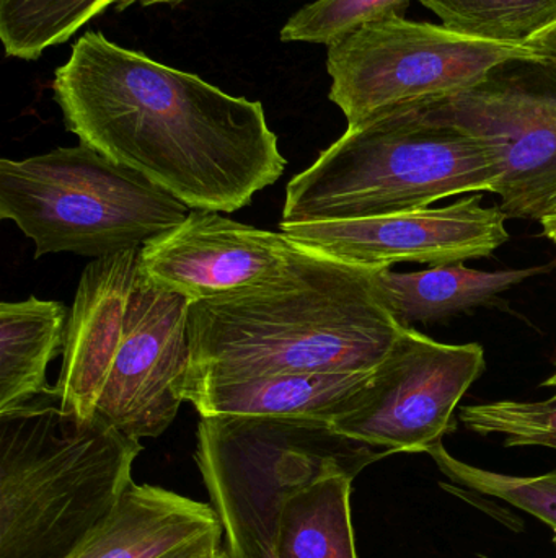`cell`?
<instances>
[{"mask_svg":"<svg viewBox=\"0 0 556 558\" xmlns=\"http://www.w3.org/2000/svg\"><path fill=\"white\" fill-rule=\"evenodd\" d=\"M52 95L81 143L189 209L238 211L286 169L261 101L225 94L98 32L74 43Z\"/></svg>","mask_w":556,"mask_h":558,"instance_id":"obj_1","label":"cell"},{"mask_svg":"<svg viewBox=\"0 0 556 558\" xmlns=\"http://www.w3.org/2000/svg\"><path fill=\"white\" fill-rule=\"evenodd\" d=\"M374 271L300 247L283 277L193 302L186 384L375 369L404 327Z\"/></svg>","mask_w":556,"mask_h":558,"instance_id":"obj_2","label":"cell"},{"mask_svg":"<svg viewBox=\"0 0 556 558\" xmlns=\"http://www.w3.org/2000/svg\"><path fill=\"white\" fill-rule=\"evenodd\" d=\"M191 304L150 279L140 248L91 260L65 328L62 407L139 441L165 433L185 402Z\"/></svg>","mask_w":556,"mask_h":558,"instance_id":"obj_3","label":"cell"},{"mask_svg":"<svg viewBox=\"0 0 556 558\" xmlns=\"http://www.w3.org/2000/svg\"><path fill=\"white\" fill-rule=\"evenodd\" d=\"M143 451L100 415L64 409L51 387L0 413V558H65L133 484Z\"/></svg>","mask_w":556,"mask_h":558,"instance_id":"obj_4","label":"cell"},{"mask_svg":"<svg viewBox=\"0 0 556 558\" xmlns=\"http://www.w3.org/2000/svg\"><path fill=\"white\" fill-rule=\"evenodd\" d=\"M498 179V157L486 141L401 107L348 126L294 177L281 225L418 211L464 193H493Z\"/></svg>","mask_w":556,"mask_h":558,"instance_id":"obj_5","label":"cell"},{"mask_svg":"<svg viewBox=\"0 0 556 558\" xmlns=\"http://www.w3.org/2000/svg\"><path fill=\"white\" fill-rule=\"evenodd\" d=\"M191 209L136 170L81 143L0 160V218L49 254L108 257L140 248Z\"/></svg>","mask_w":556,"mask_h":558,"instance_id":"obj_6","label":"cell"},{"mask_svg":"<svg viewBox=\"0 0 556 558\" xmlns=\"http://www.w3.org/2000/svg\"><path fill=\"white\" fill-rule=\"evenodd\" d=\"M371 449L319 420L201 416L195 459L221 521L225 553H273L284 504L333 472L358 474L374 461Z\"/></svg>","mask_w":556,"mask_h":558,"instance_id":"obj_7","label":"cell"},{"mask_svg":"<svg viewBox=\"0 0 556 558\" xmlns=\"http://www.w3.org/2000/svg\"><path fill=\"white\" fill-rule=\"evenodd\" d=\"M529 56L539 54L526 45L392 15L329 46V97L355 126L385 111L459 94L502 62Z\"/></svg>","mask_w":556,"mask_h":558,"instance_id":"obj_8","label":"cell"},{"mask_svg":"<svg viewBox=\"0 0 556 558\" xmlns=\"http://www.w3.org/2000/svg\"><path fill=\"white\" fill-rule=\"evenodd\" d=\"M413 107L486 141L498 157L499 209L541 219L556 195V62L509 59L473 87Z\"/></svg>","mask_w":556,"mask_h":558,"instance_id":"obj_9","label":"cell"},{"mask_svg":"<svg viewBox=\"0 0 556 558\" xmlns=\"http://www.w3.org/2000/svg\"><path fill=\"white\" fill-rule=\"evenodd\" d=\"M483 369L480 344L440 343L404 327L333 429L385 454L428 452L453 429L454 412Z\"/></svg>","mask_w":556,"mask_h":558,"instance_id":"obj_10","label":"cell"},{"mask_svg":"<svg viewBox=\"0 0 556 558\" xmlns=\"http://www.w3.org/2000/svg\"><path fill=\"white\" fill-rule=\"evenodd\" d=\"M480 202L479 195L444 208L281 225V232L300 247L369 270H385L401 262L443 267L489 257L508 241L505 213L483 208Z\"/></svg>","mask_w":556,"mask_h":558,"instance_id":"obj_11","label":"cell"},{"mask_svg":"<svg viewBox=\"0 0 556 558\" xmlns=\"http://www.w3.org/2000/svg\"><path fill=\"white\" fill-rule=\"evenodd\" d=\"M299 251L284 232L191 209L182 225L140 247V262L157 284L201 302L283 277Z\"/></svg>","mask_w":556,"mask_h":558,"instance_id":"obj_12","label":"cell"},{"mask_svg":"<svg viewBox=\"0 0 556 558\" xmlns=\"http://www.w3.org/2000/svg\"><path fill=\"white\" fill-rule=\"evenodd\" d=\"M214 508L156 485L131 484L114 510L65 558H219Z\"/></svg>","mask_w":556,"mask_h":558,"instance_id":"obj_13","label":"cell"},{"mask_svg":"<svg viewBox=\"0 0 556 558\" xmlns=\"http://www.w3.org/2000/svg\"><path fill=\"white\" fill-rule=\"evenodd\" d=\"M372 371L273 374L186 384L185 400L201 416H287L332 423L349 409L359 390L371 379Z\"/></svg>","mask_w":556,"mask_h":558,"instance_id":"obj_14","label":"cell"},{"mask_svg":"<svg viewBox=\"0 0 556 558\" xmlns=\"http://www.w3.org/2000/svg\"><path fill=\"white\" fill-rule=\"evenodd\" d=\"M71 308L28 298L0 304V413L51 389L49 363L64 351Z\"/></svg>","mask_w":556,"mask_h":558,"instance_id":"obj_15","label":"cell"},{"mask_svg":"<svg viewBox=\"0 0 556 558\" xmlns=\"http://www.w3.org/2000/svg\"><path fill=\"white\" fill-rule=\"evenodd\" d=\"M547 268L479 271L459 265H443L413 274L391 268L374 271L375 288L385 307L401 327L417 322L440 320L447 315L483 304L524 279Z\"/></svg>","mask_w":556,"mask_h":558,"instance_id":"obj_16","label":"cell"},{"mask_svg":"<svg viewBox=\"0 0 556 558\" xmlns=\"http://www.w3.org/2000/svg\"><path fill=\"white\" fill-rule=\"evenodd\" d=\"M355 477L333 472L284 504L276 558H358L351 521Z\"/></svg>","mask_w":556,"mask_h":558,"instance_id":"obj_17","label":"cell"},{"mask_svg":"<svg viewBox=\"0 0 556 558\" xmlns=\"http://www.w3.org/2000/svg\"><path fill=\"white\" fill-rule=\"evenodd\" d=\"M116 0H0V41L7 58L36 61L69 41Z\"/></svg>","mask_w":556,"mask_h":558,"instance_id":"obj_18","label":"cell"},{"mask_svg":"<svg viewBox=\"0 0 556 558\" xmlns=\"http://www.w3.org/2000/svg\"><path fill=\"white\" fill-rule=\"evenodd\" d=\"M441 23L492 41L526 45L556 22V0H418Z\"/></svg>","mask_w":556,"mask_h":558,"instance_id":"obj_19","label":"cell"},{"mask_svg":"<svg viewBox=\"0 0 556 558\" xmlns=\"http://www.w3.org/2000/svg\"><path fill=\"white\" fill-rule=\"evenodd\" d=\"M427 454L454 484L526 511L551 526L556 534V471L535 477L498 474L459 461L447 452L443 442L428 449Z\"/></svg>","mask_w":556,"mask_h":558,"instance_id":"obj_20","label":"cell"},{"mask_svg":"<svg viewBox=\"0 0 556 558\" xmlns=\"http://www.w3.org/2000/svg\"><path fill=\"white\" fill-rule=\"evenodd\" d=\"M411 0H316L294 13L281 29L283 43L330 46L368 23L404 15Z\"/></svg>","mask_w":556,"mask_h":558,"instance_id":"obj_21","label":"cell"},{"mask_svg":"<svg viewBox=\"0 0 556 558\" xmlns=\"http://www.w3.org/2000/svg\"><path fill=\"white\" fill-rule=\"evenodd\" d=\"M460 422L479 435H503L506 448L544 446L556 449V396L544 402H499L467 405Z\"/></svg>","mask_w":556,"mask_h":558,"instance_id":"obj_22","label":"cell"},{"mask_svg":"<svg viewBox=\"0 0 556 558\" xmlns=\"http://www.w3.org/2000/svg\"><path fill=\"white\" fill-rule=\"evenodd\" d=\"M526 46H529L532 51L538 52L541 58L551 59V61L556 62V22L554 25L545 28L544 32L532 36L526 43Z\"/></svg>","mask_w":556,"mask_h":558,"instance_id":"obj_23","label":"cell"},{"mask_svg":"<svg viewBox=\"0 0 556 558\" xmlns=\"http://www.w3.org/2000/svg\"><path fill=\"white\" fill-rule=\"evenodd\" d=\"M539 221L542 222L544 234L556 244V195L548 202V205L545 206L544 213H542Z\"/></svg>","mask_w":556,"mask_h":558,"instance_id":"obj_24","label":"cell"},{"mask_svg":"<svg viewBox=\"0 0 556 558\" xmlns=\"http://www.w3.org/2000/svg\"><path fill=\"white\" fill-rule=\"evenodd\" d=\"M186 2V0H116L114 2V7H116V10H120V12H123V10L129 9V7L133 5H143V7H152V5H160V3H182Z\"/></svg>","mask_w":556,"mask_h":558,"instance_id":"obj_25","label":"cell"},{"mask_svg":"<svg viewBox=\"0 0 556 558\" xmlns=\"http://www.w3.org/2000/svg\"><path fill=\"white\" fill-rule=\"evenodd\" d=\"M544 386H556V374H554V376H552L551 379H548L547 383L544 384Z\"/></svg>","mask_w":556,"mask_h":558,"instance_id":"obj_26","label":"cell"},{"mask_svg":"<svg viewBox=\"0 0 556 558\" xmlns=\"http://www.w3.org/2000/svg\"><path fill=\"white\" fill-rule=\"evenodd\" d=\"M263 558H276V553L273 550V553L267 554Z\"/></svg>","mask_w":556,"mask_h":558,"instance_id":"obj_27","label":"cell"},{"mask_svg":"<svg viewBox=\"0 0 556 558\" xmlns=\"http://www.w3.org/2000/svg\"><path fill=\"white\" fill-rule=\"evenodd\" d=\"M219 558H231V557H228V554H227V553H224V554H222V556H221V557H219Z\"/></svg>","mask_w":556,"mask_h":558,"instance_id":"obj_28","label":"cell"},{"mask_svg":"<svg viewBox=\"0 0 556 558\" xmlns=\"http://www.w3.org/2000/svg\"><path fill=\"white\" fill-rule=\"evenodd\" d=\"M554 543H555V547H556V536H555V541H554Z\"/></svg>","mask_w":556,"mask_h":558,"instance_id":"obj_29","label":"cell"}]
</instances>
